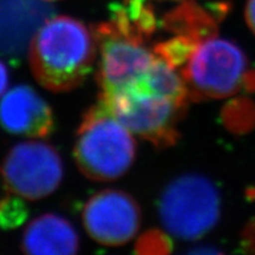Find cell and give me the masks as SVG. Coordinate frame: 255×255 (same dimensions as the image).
<instances>
[{
	"mask_svg": "<svg viewBox=\"0 0 255 255\" xmlns=\"http://www.w3.org/2000/svg\"><path fill=\"white\" fill-rule=\"evenodd\" d=\"M110 21L120 32L145 41L157 28L155 12L146 0H124L115 4Z\"/></svg>",
	"mask_w": 255,
	"mask_h": 255,
	"instance_id": "obj_13",
	"label": "cell"
},
{
	"mask_svg": "<svg viewBox=\"0 0 255 255\" xmlns=\"http://www.w3.org/2000/svg\"><path fill=\"white\" fill-rule=\"evenodd\" d=\"M44 1H53V0H44Z\"/></svg>",
	"mask_w": 255,
	"mask_h": 255,
	"instance_id": "obj_22",
	"label": "cell"
},
{
	"mask_svg": "<svg viewBox=\"0 0 255 255\" xmlns=\"http://www.w3.org/2000/svg\"><path fill=\"white\" fill-rule=\"evenodd\" d=\"M223 119L227 127L234 131H247L255 123V107L247 100L232 102L223 110Z\"/></svg>",
	"mask_w": 255,
	"mask_h": 255,
	"instance_id": "obj_16",
	"label": "cell"
},
{
	"mask_svg": "<svg viewBox=\"0 0 255 255\" xmlns=\"http://www.w3.org/2000/svg\"><path fill=\"white\" fill-rule=\"evenodd\" d=\"M44 0H0V53L18 58L40 25L53 13Z\"/></svg>",
	"mask_w": 255,
	"mask_h": 255,
	"instance_id": "obj_10",
	"label": "cell"
},
{
	"mask_svg": "<svg viewBox=\"0 0 255 255\" xmlns=\"http://www.w3.org/2000/svg\"><path fill=\"white\" fill-rule=\"evenodd\" d=\"M2 175L14 195L31 201L40 200L52 194L62 182V158L47 143H19L5 157Z\"/></svg>",
	"mask_w": 255,
	"mask_h": 255,
	"instance_id": "obj_7",
	"label": "cell"
},
{
	"mask_svg": "<svg viewBox=\"0 0 255 255\" xmlns=\"http://www.w3.org/2000/svg\"><path fill=\"white\" fill-rule=\"evenodd\" d=\"M170 238L158 229H150L139 237L136 242V253L142 255H164L171 252Z\"/></svg>",
	"mask_w": 255,
	"mask_h": 255,
	"instance_id": "obj_18",
	"label": "cell"
},
{
	"mask_svg": "<svg viewBox=\"0 0 255 255\" xmlns=\"http://www.w3.org/2000/svg\"><path fill=\"white\" fill-rule=\"evenodd\" d=\"M0 124L13 135L43 138L55 128L47 102L27 85H18L0 101Z\"/></svg>",
	"mask_w": 255,
	"mask_h": 255,
	"instance_id": "obj_9",
	"label": "cell"
},
{
	"mask_svg": "<svg viewBox=\"0 0 255 255\" xmlns=\"http://www.w3.org/2000/svg\"><path fill=\"white\" fill-rule=\"evenodd\" d=\"M138 83L148 90L180 104L187 105L189 102V94L182 76H180L176 68L158 56H156L150 69Z\"/></svg>",
	"mask_w": 255,
	"mask_h": 255,
	"instance_id": "obj_14",
	"label": "cell"
},
{
	"mask_svg": "<svg viewBox=\"0 0 255 255\" xmlns=\"http://www.w3.org/2000/svg\"><path fill=\"white\" fill-rule=\"evenodd\" d=\"M162 26L174 36H182L200 44L216 36L218 21L193 0H184L162 19Z\"/></svg>",
	"mask_w": 255,
	"mask_h": 255,
	"instance_id": "obj_12",
	"label": "cell"
},
{
	"mask_svg": "<svg viewBox=\"0 0 255 255\" xmlns=\"http://www.w3.org/2000/svg\"><path fill=\"white\" fill-rule=\"evenodd\" d=\"M193 101L225 98L255 91V71H250L244 51L231 40L213 36L197 44L182 69Z\"/></svg>",
	"mask_w": 255,
	"mask_h": 255,
	"instance_id": "obj_3",
	"label": "cell"
},
{
	"mask_svg": "<svg viewBox=\"0 0 255 255\" xmlns=\"http://www.w3.org/2000/svg\"><path fill=\"white\" fill-rule=\"evenodd\" d=\"M136 142L103 102L90 108L76 135L73 156L88 178L108 182L123 176L133 163Z\"/></svg>",
	"mask_w": 255,
	"mask_h": 255,
	"instance_id": "obj_2",
	"label": "cell"
},
{
	"mask_svg": "<svg viewBox=\"0 0 255 255\" xmlns=\"http://www.w3.org/2000/svg\"><path fill=\"white\" fill-rule=\"evenodd\" d=\"M158 210L168 233L182 240H195L218 222L220 196L208 178L197 174L183 175L163 190Z\"/></svg>",
	"mask_w": 255,
	"mask_h": 255,
	"instance_id": "obj_5",
	"label": "cell"
},
{
	"mask_svg": "<svg viewBox=\"0 0 255 255\" xmlns=\"http://www.w3.org/2000/svg\"><path fill=\"white\" fill-rule=\"evenodd\" d=\"M100 49L97 82L101 95L119 91L142 79L156 58L145 41L123 34L111 21L91 28Z\"/></svg>",
	"mask_w": 255,
	"mask_h": 255,
	"instance_id": "obj_6",
	"label": "cell"
},
{
	"mask_svg": "<svg viewBox=\"0 0 255 255\" xmlns=\"http://www.w3.org/2000/svg\"><path fill=\"white\" fill-rule=\"evenodd\" d=\"M96 50L92 30L81 20L68 15L47 18L28 45L32 73L47 90L71 91L90 75Z\"/></svg>",
	"mask_w": 255,
	"mask_h": 255,
	"instance_id": "obj_1",
	"label": "cell"
},
{
	"mask_svg": "<svg viewBox=\"0 0 255 255\" xmlns=\"http://www.w3.org/2000/svg\"><path fill=\"white\" fill-rule=\"evenodd\" d=\"M83 223L89 235L104 246H122L138 232L141 210L133 197L107 189L91 196L83 208Z\"/></svg>",
	"mask_w": 255,
	"mask_h": 255,
	"instance_id": "obj_8",
	"label": "cell"
},
{
	"mask_svg": "<svg viewBox=\"0 0 255 255\" xmlns=\"http://www.w3.org/2000/svg\"><path fill=\"white\" fill-rule=\"evenodd\" d=\"M21 199L23 197L15 195L0 201V229H15L26 221L28 209Z\"/></svg>",
	"mask_w": 255,
	"mask_h": 255,
	"instance_id": "obj_17",
	"label": "cell"
},
{
	"mask_svg": "<svg viewBox=\"0 0 255 255\" xmlns=\"http://www.w3.org/2000/svg\"><path fill=\"white\" fill-rule=\"evenodd\" d=\"M100 101L133 135L157 148L170 146L177 141V124L186 104L155 94L138 82L119 91L101 95Z\"/></svg>",
	"mask_w": 255,
	"mask_h": 255,
	"instance_id": "obj_4",
	"label": "cell"
},
{
	"mask_svg": "<svg viewBox=\"0 0 255 255\" xmlns=\"http://www.w3.org/2000/svg\"><path fill=\"white\" fill-rule=\"evenodd\" d=\"M245 17H246L247 25L255 33V0H248L247 1Z\"/></svg>",
	"mask_w": 255,
	"mask_h": 255,
	"instance_id": "obj_20",
	"label": "cell"
},
{
	"mask_svg": "<svg viewBox=\"0 0 255 255\" xmlns=\"http://www.w3.org/2000/svg\"><path fill=\"white\" fill-rule=\"evenodd\" d=\"M79 238L68 220L44 214L28 223L21 239V250L32 255H72L78 251Z\"/></svg>",
	"mask_w": 255,
	"mask_h": 255,
	"instance_id": "obj_11",
	"label": "cell"
},
{
	"mask_svg": "<svg viewBox=\"0 0 255 255\" xmlns=\"http://www.w3.org/2000/svg\"><path fill=\"white\" fill-rule=\"evenodd\" d=\"M197 43L189 38L174 36L170 39L161 41L154 47V52L174 68H183L196 49Z\"/></svg>",
	"mask_w": 255,
	"mask_h": 255,
	"instance_id": "obj_15",
	"label": "cell"
},
{
	"mask_svg": "<svg viewBox=\"0 0 255 255\" xmlns=\"http://www.w3.org/2000/svg\"><path fill=\"white\" fill-rule=\"evenodd\" d=\"M8 85V71L5 64L0 60V96L6 91Z\"/></svg>",
	"mask_w": 255,
	"mask_h": 255,
	"instance_id": "obj_21",
	"label": "cell"
},
{
	"mask_svg": "<svg viewBox=\"0 0 255 255\" xmlns=\"http://www.w3.org/2000/svg\"><path fill=\"white\" fill-rule=\"evenodd\" d=\"M242 247L245 251L250 252V253H255V219L248 223L242 233Z\"/></svg>",
	"mask_w": 255,
	"mask_h": 255,
	"instance_id": "obj_19",
	"label": "cell"
}]
</instances>
